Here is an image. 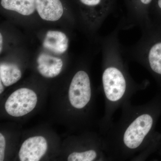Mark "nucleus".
I'll use <instances>...</instances> for the list:
<instances>
[{"mask_svg":"<svg viewBox=\"0 0 161 161\" xmlns=\"http://www.w3.org/2000/svg\"><path fill=\"white\" fill-rule=\"evenodd\" d=\"M122 30L117 25L102 41L103 69L102 81L105 99V112L102 120V129L106 132L113 121L116 110L136 92L147 88L149 81H136L129 72L124 47L119 34Z\"/></svg>","mask_w":161,"mask_h":161,"instance_id":"f03ea898","label":"nucleus"},{"mask_svg":"<svg viewBox=\"0 0 161 161\" xmlns=\"http://www.w3.org/2000/svg\"><path fill=\"white\" fill-rule=\"evenodd\" d=\"M69 40L65 34L58 31H49L43 40L44 48L54 53L60 54L68 48Z\"/></svg>","mask_w":161,"mask_h":161,"instance_id":"9b49d317","label":"nucleus"},{"mask_svg":"<svg viewBox=\"0 0 161 161\" xmlns=\"http://www.w3.org/2000/svg\"><path fill=\"white\" fill-rule=\"evenodd\" d=\"M36 10L41 19L51 22L60 19L63 14L60 0H35Z\"/></svg>","mask_w":161,"mask_h":161,"instance_id":"1a4fd4ad","label":"nucleus"},{"mask_svg":"<svg viewBox=\"0 0 161 161\" xmlns=\"http://www.w3.org/2000/svg\"><path fill=\"white\" fill-rule=\"evenodd\" d=\"M150 16L152 21L161 23V0H154L150 8Z\"/></svg>","mask_w":161,"mask_h":161,"instance_id":"2eb2a0df","label":"nucleus"},{"mask_svg":"<svg viewBox=\"0 0 161 161\" xmlns=\"http://www.w3.org/2000/svg\"><path fill=\"white\" fill-rule=\"evenodd\" d=\"M47 149V142L43 136L30 137L22 144L19 158L21 161H39L45 154Z\"/></svg>","mask_w":161,"mask_h":161,"instance_id":"6e6552de","label":"nucleus"},{"mask_svg":"<svg viewBox=\"0 0 161 161\" xmlns=\"http://www.w3.org/2000/svg\"><path fill=\"white\" fill-rule=\"evenodd\" d=\"M38 70L40 75L47 78H53L60 74L63 61L60 58L42 53L37 59Z\"/></svg>","mask_w":161,"mask_h":161,"instance_id":"9d476101","label":"nucleus"},{"mask_svg":"<svg viewBox=\"0 0 161 161\" xmlns=\"http://www.w3.org/2000/svg\"><path fill=\"white\" fill-rule=\"evenodd\" d=\"M4 84L2 81H0V94H2L4 91Z\"/></svg>","mask_w":161,"mask_h":161,"instance_id":"a211bd4d","label":"nucleus"},{"mask_svg":"<svg viewBox=\"0 0 161 161\" xmlns=\"http://www.w3.org/2000/svg\"><path fill=\"white\" fill-rule=\"evenodd\" d=\"M37 103L36 93L29 89L22 88L15 91L9 96L5 103V109L9 115L20 117L31 112Z\"/></svg>","mask_w":161,"mask_h":161,"instance_id":"0eeeda50","label":"nucleus"},{"mask_svg":"<svg viewBox=\"0 0 161 161\" xmlns=\"http://www.w3.org/2000/svg\"><path fill=\"white\" fill-rule=\"evenodd\" d=\"M6 140L2 133H0V161H3L5 158Z\"/></svg>","mask_w":161,"mask_h":161,"instance_id":"dca6fc26","label":"nucleus"},{"mask_svg":"<svg viewBox=\"0 0 161 161\" xmlns=\"http://www.w3.org/2000/svg\"><path fill=\"white\" fill-rule=\"evenodd\" d=\"M0 42H1V43H0V51H1V53H2V49H3V36H2V34H0Z\"/></svg>","mask_w":161,"mask_h":161,"instance_id":"f3484780","label":"nucleus"},{"mask_svg":"<svg viewBox=\"0 0 161 161\" xmlns=\"http://www.w3.org/2000/svg\"><path fill=\"white\" fill-rule=\"evenodd\" d=\"M80 17L87 31L93 34L113 11L116 0H78Z\"/></svg>","mask_w":161,"mask_h":161,"instance_id":"20e7f679","label":"nucleus"},{"mask_svg":"<svg viewBox=\"0 0 161 161\" xmlns=\"http://www.w3.org/2000/svg\"><path fill=\"white\" fill-rule=\"evenodd\" d=\"M159 101L132 105L130 100L122 106L121 115L113 121L103 140L108 161L132 160L152 142L154 127L161 109Z\"/></svg>","mask_w":161,"mask_h":161,"instance_id":"f257e3e1","label":"nucleus"},{"mask_svg":"<svg viewBox=\"0 0 161 161\" xmlns=\"http://www.w3.org/2000/svg\"><path fill=\"white\" fill-rule=\"evenodd\" d=\"M154 0H125V14L119 22L122 31L143 28L152 22L150 10Z\"/></svg>","mask_w":161,"mask_h":161,"instance_id":"39448f33","label":"nucleus"},{"mask_svg":"<svg viewBox=\"0 0 161 161\" xmlns=\"http://www.w3.org/2000/svg\"><path fill=\"white\" fill-rule=\"evenodd\" d=\"M102 157L108 160L106 156L104 155L103 151L97 150H91L83 152L72 153L68 158L69 161H93Z\"/></svg>","mask_w":161,"mask_h":161,"instance_id":"4468645a","label":"nucleus"},{"mask_svg":"<svg viewBox=\"0 0 161 161\" xmlns=\"http://www.w3.org/2000/svg\"><path fill=\"white\" fill-rule=\"evenodd\" d=\"M1 4L6 10L24 16L30 15L36 10L35 0H1Z\"/></svg>","mask_w":161,"mask_h":161,"instance_id":"f8f14e48","label":"nucleus"},{"mask_svg":"<svg viewBox=\"0 0 161 161\" xmlns=\"http://www.w3.org/2000/svg\"><path fill=\"white\" fill-rule=\"evenodd\" d=\"M22 77L19 67L14 64L1 63L0 79L5 86H9L16 83Z\"/></svg>","mask_w":161,"mask_h":161,"instance_id":"ddd939ff","label":"nucleus"},{"mask_svg":"<svg viewBox=\"0 0 161 161\" xmlns=\"http://www.w3.org/2000/svg\"><path fill=\"white\" fill-rule=\"evenodd\" d=\"M92 83L88 73L84 69L76 72L69 90L71 105L78 110H84L92 101Z\"/></svg>","mask_w":161,"mask_h":161,"instance_id":"423d86ee","label":"nucleus"},{"mask_svg":"<svg viewBox=\"0 0 161 161\" xmlns=\"http://www.w3.org/2000/svg\"><path fill=\"white\" fill-rule=\"evenodd\" d=\"M141 30L139 40L124 47L125 56L143 67L161 86V23L152 21Z\"/></svg>","mask_w":161,"mask_h":161,"instance_id":"7ed1b4c3","label":"nucleus"}]
</instances>
